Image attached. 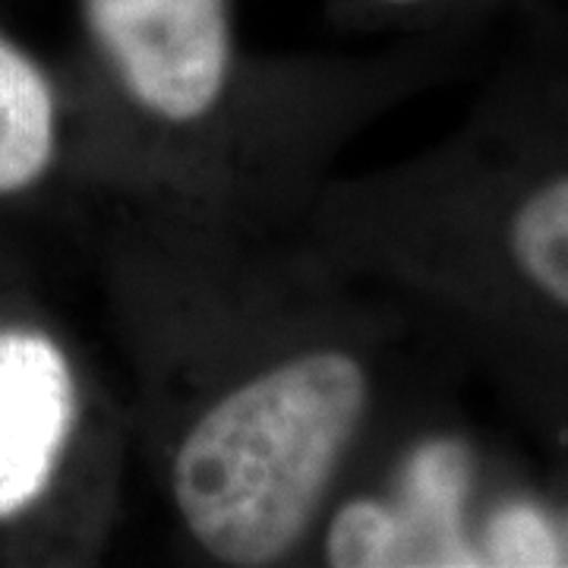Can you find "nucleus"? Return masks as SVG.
Here are the masks:
<instances>
[{
  "instance_id": "nucleus-6",
  "label": "nucleus",
  "mask_w": 568,
  "mask_h": 568,
  "mask_svg": "<svg viewBox=\"0 0 568 568\" xmlns=\"http://www.w3.org/2000/svg\"><path fill=\"white\" fill-rule=\"evenodd\" d=\"M405 525L388 499H354L325 530V562L332 566H392L410 556Z\"/></svg>"
},
{
  "instance_id": "nucleus-7",
  "label": "nucleus",
  "mask_w": 568,
  "mask_h": 568,
  "mask_svg": "<svg viewBox=\"0 0 568 568\" xmlns=\"http://www.w3.org/2000/svg\"><path fill=\"white\" fill-rule=\"evenodd\" d=\"M357 7H366L373 13H386V17H402V13H414V10H424L429 3H439V0H351Z\"/></svg>"
},
{
  "instance_id": "nucleus-8",
  "label": "nucleus",
  "mask_w": 568,
  "mask_h": 568,
  "mask_svg": "<svg viewBox=\"0 0 568 568\" xmlns=\"http://www.w3.org/2000/svg\"><path fill=\"white\" fill-rule=\"evenodd\" d=\"M0 287H3V278H0Z\"/></svg>"
},
{
  "instance_id": "nucleus-3",
  "label": "nucleus",
  "mask_w": 568,
  "mask_h": 568,
  "mask_svg": "<svg viewBox=\"0 0 568 568\" xmlns=\"http://www.w3.org/2000/svg\"><path fill=\"white\" fill-rule=\"evenodd\" d=\"M92 67L142 121L193 130L237 80L234 0H77Z\"/></svg>"
},
{
  "instance_id": "nucleus-1",
  "label": "nucleus",
  "mask_w": 568,
  "mask_h": 568,
  "mask_svg": "<svg viewBox=\"0 0 568 568\" xmlns=\"http://www.w3.org/2000/svg\"><path fill=\"white\" fill-rule=\"evenodd\" d=\"M373 407L345 345L284 351L212 395L168 462L171 506L219 566H275L310 537Z\"/></svg>"
},
{
  "instance_id": "nucleus-2",
  "label": "nucleus",
  "mask_w": 568,
  "mask_h": 568,
  "mask_svg": "<svg viewBox=\"0 0 568 568\" xmlns=\"http://www.w3.org/2000/svg\"><path fill=\"white\" fill-rule=\"evenodd\" d=\"M89 376L58 325L0 287V556H67L80 544Z\"/></svg>"
},
{
  "instance_id": "nucleus-5",
  "label": "nucleus",
  "mask_w": 568,
  "mask_h": 568,
  "mask_svg": "<svg viewBox=\"0 0 568 568\" xmlns=\"http://www.w3.org/2000/svg\"><path fill=\"white\" fill-rule=\"evenodd\" d=\"M508 253L544 297L568 310V174L540 183L515 205Z\"/></svg>"
},
{
  "instance_id": "nucleus-4",
  "label": "nucleus",
  "mask_w": 568,
  "mask_h": 568,
  "mask_svg": "<svg viewBox=\"0 0 568 568\" xmlns=\"http://www.w3.org/2000/svg\"><path fill=\"white\" fill-rule=\"evenodd\" d=\"M73 104L61 80L0 26V212L39 203L73 162Z\"/></svg>"
}]
</instances>
